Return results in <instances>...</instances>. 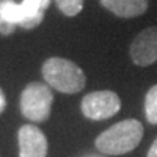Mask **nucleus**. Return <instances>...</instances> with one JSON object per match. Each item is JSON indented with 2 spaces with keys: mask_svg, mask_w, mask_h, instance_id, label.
<instances>
[{
  "mask_svg": "<svg viewBox=\"0 0 157 157\" xmlns=\"http://www.w3.org/2000/svg\"><path fill=\"white\" fill-rule=\"evenodd\" d=\"M51 0H23L21 5L22 22L21 28L34 29L44 21V12L50 6Z\"/></svg>",
  "mask_w": 157,
  "mask_h": 157,
  "instance_id": "6e6552de",
  "label": "nucleus"
},
{
  "mask_svg": "<svg viewBox=\"0 0 157 157\" xmlns=\"http://www.w3.org/2000/svg\"><path fill=\"white\" fill-rule=\"evenodd\" d=\"M101 3L118 17L141 16L148 9V0H101Z\"/></svg>",
  "mask_w": 157,
  "mask_h": 157,
  "instance_id": "0eeeda50",
  "label": "nucleus"
},
{
  "mask_svg": "<svg viewBox=\"0 0 157 157\" xmlns=\"http://www.w3.org/2000/svg\"><path fill=\"white\" fill-rule=\"evenodd\" d=\"M143 134L144 128L140 121L125 119L101 132V135H98L95 144L96 148L103 154L119 156L132 151L140 144Z\"/></svg>",
  "mask_w": 157,
  "mask_h": 157,
  "instance_id": "f257e3e1",
  "label": "nucleus"
},
{
  "mask_svg": "<svg viewBox=\"0 0 157 157\" xmlns=\"http://www.w3.org/2000/svg\"><path fill=\"white\" fill-rule=\"evenodd\" d=\"M146 117L147 121L153 125H157V84H154L146 95Z\"/></svg>",
  "mask_w": 157,
  "mask_h": 157,
  "instance_id": "9d476101",
  "label": "nucleus"
},
{
  "mask_svg": "<svg viewBox=\"0 0 157 157\" xmlns=\"http://www.w3.org/2000/svg\"><path fill=\"white\" fill-rule=\"evenodd\" d=\"M42 76L50 87L67 95L77 93L86 86V76L76 63L51 57L42 64Z\"/></svg>",
  "mask_w": 157,
  "mask_h": 157,
  "instance_id": "f03ea898",
  "label": "nucleus"
},
{
  "mask_svg": "<svg viewBox=\"0 0 157 157\" xmlns=\"http://www.w3.org/2000/svg\"><path fill=\"white\" fill-rule=\"evenodd\" d=\"M19 156L21 157H47L48 143L44 132L35 125H23L17 132Z\"/></svg>",
  "mask_w": 157,
  "mask_h": 157,
  "instance_id": "423d86ee",
  "label": "nucleus"
},
{
  "mask_svg": "<svg viewBox=\"0 0 157 157\" xmlns=\"http://www.w3.org/2000/svg\"><path fill=\"white\" fill-rule=\"evenodd\" d=\"M56 3L63 15L73 17L82 12L84 0H56Z\"/></svg>",
  "mask_w": 157,
  "mask_h": 157,
  "instance_id": "9b49d317",
  "label": "nucleus"
},
{
  "mask_svg": "<svg viewBox=\"0 0 157 157\" xmlns=\"http://www.w3.org/2000/svg\"><path fill=\"white\" fill-rule=\"evenodd\" d=\"M21 22V5L15 0H0V34L10 35Z\"/></svg>",
  "mask_w": 157,
  "mask_h": 157,
  "instance_id": "1a4fd4ad",
  "label": "nucleus"
},
{
  "mask_svg": "<svg viewBox=\"0 0 157 157\" xmlns=\"http://www.w3.org/2000/svg\"><path fill=\"white\" fill-rule=\"evenodd\" d=\"M147 157H157V138L154 140L151 147H150V150L147 153Z\"/></svg>",
  "mask_w": 157,
  "mask_h": 157,
  "instance_id": "f8f14e48",
  "label": "nucleus"
},
{
  "mask_svg": "<svg viewBox=\"0 0 157 157\" xmlns=\"http://www.w3.org/2000/svg\"><path fill=\"white\" fill-rule=\"evenodd\" d=\"M121 109V99L115 92L99 90L86 95L82 101V112L92 121H102L117 115Z\"/></svg>",
  "mask_w": 157,
  "mask_h": 157,
  "instance_id": "20e7f679",
  "label": "nucleus"
},
{
  "mask_svg": "<svg viewBox=\"0 0 157 157\" xmlns=\"http://www.w3.org/2000/svg\"><path fill=\"white\" fill-rule=\"evenodd\" d=\"M89 157H96V156H89Z\"/></svg>",
  "mask_w": 157,
  "mask_h": 157,
  "instance_id": "4468645a",
  "label": "nucleus"
},
{
  "mask_svg": "<svg viewBox=\"0 0 157 157\" xmlns=\"http://www.w3.org/2000/svg\"><path fill=\"white\" fill-rule=\"evenodd\" d=\"M129 56L134 64L147 67L157 61V26L141 31L129 47Z\"/></svg>",
  "mask_w": 157,
  "mask_h": 157,
  "instance_id": "39448f33",
  "label": "nucleus"
},
{
  "mask_svg": "<svg viewBox=\"0 0 157 157\" xmlns=\"http://www.w3.org/2000/svg\"><path fill=\"white\" fill-rule=\"evenodd\" d=\"M54 96L50 86L39 82L29 83L21 96V111L23 117L34 122H44L50 118Z\"/></svg>",
  "mask_w": 157,
  "mask_h": 157,
  "instance_id": "7ed1b4c3",
  "label": "nucleus"
},
{
  "mask_svg": "<svg viewBox=\"0 0 157 157\" xmlns=\"http://www.w3.org/2000/svg\"><path fill=\"white\" fill-rule=\"evenodd\" d=\"M5 108H6V99H5V95H3L2 89H0V113L5 111Z\"/></svg>",
  "mask_w": 157,
  "mask_h": 157,
  "instance_id": "ddd939ff",
  "label": "nucleus"
}]
</instances>
